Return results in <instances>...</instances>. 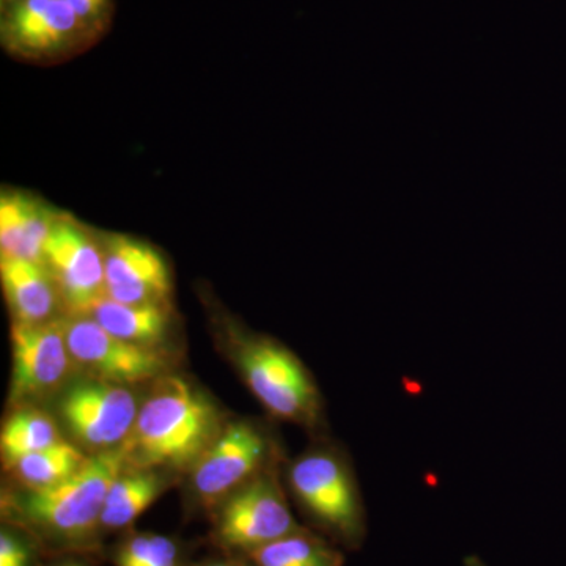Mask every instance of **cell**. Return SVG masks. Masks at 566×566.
<instances>
[{"label": "cell", "mask_w": 566, "mask_h": 566, "mask_svg": "<svg viewBox=\"0 0 566 566\" xmlns=\"http://www.w3.org/2000/svg\"><path fill=\"white\" fill-rule=\"evenodd\" d=\"M155 535H134L118 553V566H144L150 554Z\"/></svg>", "instance_id": "obj_20"}, {"label": "cell", "mask_w": 566, "mask_h": 566, "mask_svg": "<svg viewBox=\"0 0 566 566\" xmlns=\"http://www.w3.org/2000/svg\"><path fill=\"white\" fill-rule=\"evenodd\" d=\"M66 566H80V565H66Z\"/></svg>", "instance_id": "obj_27"}, {"label": "cell", "mask_w": 566, "mask_h": 566, "mask_svg": "<svg viewBox=\"0 0 566 566\" xmlns=\"http://www.w3.org/2000/svg\"><path fill=\"white\" fill-rule=\"evenodd\" d=\"M6 9L3 44L22 57H50L92 32L66 0H20Z\"/></svg>", "instance_id": "obj_10"}, {"label": "cell", "mask_w": 566, "mask_h": 566, "mask_svg": "<svg viewBox=\"0 0 566 566\" xmlns=\"http://www.w3.org/2000/svg\"><path fill=\"white\" fill-rule=\"evenodd\" d=\"M300 531L274 475L256 476L223 504L218 535L223 545L256 549Z\"/></svg>", "instance_id": "obj_7"}, {"label": "cell", "mask_w": 566, "mask_h": 566, "mask_svg": "<svg viewBox=\"0 0 566 566\" xmlns=\"http://www.w3.org/2000/svg\"><path fill=\"white\" fill-rule=\"evenodd\" d=\"M0 566H29L28 547L7 532L0 535Z\"/></svg>", "instance_id": "obj_22"}, {"label": "cell", "mask_w": 566, "mask_h": 566, "mask_svg": "<svg viewBox=\"0 0 566 566\" xmlns=\"http://www.w3.org/2000/svg\"><path fill=\"white\" fill-rule=\"evenodd\" d=\"M106 297L123 304L169 305L172 275L153 245L125 234L104 241Z\"/></svg>", "instance_id": "obj_9"}, {"label": "cell", "mask_w": 566, "mask_h": 566, "mask_svg": "<svg viewBox=\"0 0 566 566\" xmlns=\"http://www.w3.org/2000/svg\"><path fill=\"white\" fill-rule=\"evenodd\" d=\"M61 409L73 434L84 444L102 450L123 444L139 415L132 390L104 379L71 387Z\"/></svg>", "instance_id": "obj_8"}, {"label": "cell", "mask_w": 566, "mask_h": 566, "mask_svg": "<svg viewBox=\"0 0 566 566\" xmlns=\"http://www.w3.org/2000/svg\"><path fill=\"white\" fill-rule=\"evenodd\" d=\"M66 2L80 20L95 32V29L107 18L111 0H66Z\"/></svg>", "instance_id": "obj_21"}, {"label": "cell", "mask_w": 566, "mask_h": 566, "mask_svg": "<svg viewBox=\"0 0 566 566\" xmlns=\"http://www.w3.org/2000/svg\"><path fill=\"white\" fill-rule=\"evenodd\" d=\"M219 434L214 406L185 379L167 376L139 408L122 449L126 463L140 469H182L196 465Z\"/></svg>", "instance_id": "obj_1"}, {"label": "cell", "mask_w": 566, "mask_h": 566, "mask_svg": "<svg viewBox=\"0 0 566 566\" xmlns=\"http://www.w3.org/2000/svg\"><path fill=\"white\" fill-rule=\"evenodd\" d=\"M240 367L271 415L308 427L318 422L322 400L314 378L289 348L271 338H253L240 349Z\"/></svg>", "instance_id": "obj_4"}, {"label": "cell", "mask_w": 566, "mask_h": 566, "mask_svg": "<svg viewBox=\"0 0 566 566\" xmlns=\"http://www.w3.org/2000/svg\"><path fill=\"white\" fill-rule=\"evenodd\" d=\"M14 2H20V0H3V7L11 6Z\"/></svg>", "instance_id": "obj_25"}, {"label": "cell", "mask_w": 566, "mask_h": 566, "mask_svg": "<svg viewBox=\"0 0 566 566\" xmlns=\"http://www.w3.org/2000/svg\"><path fill=\"white\" fill-rule=\"evenodd\" d=\"M266 455V439L249 423H233L218 436L193 465V488L212 502L243 483Z\"/></svg>", "instance_id": "obj_12"}, {"label": "cell", "mask_w": 566, "mask_h": 566, "mask_svg": "<svg viewBox=\"0 0 566 566\" xmlns=\"http://www.w3.org/2000/svg\"><path fill=\"white\" fill-rule=\"evenodd\" d=\"M208 566H237V565H233V564H212V565H208Z\"/></svg>", "instance_id": "obj_26"}, {"label": "cell", "mask_w": 566, "mask_h": 566, "mask_svg": "<svg viewBox=\"0 0 566 566\" xmlns=\"http://www.w3.org/2000/svg\"><path fill=\"white\" fill-rule=\"evenodd\" d=\"M43 264L71 316L87 315L93 305L106 297L103 248L69 216L57 214L52 223Z\"/></svg>", "instance_id": "obj_5"}, {"label": "cell", "mask_w": 566, "mask_h": 566, "mask_svg": "<svg viewBox=\"0 0 566 566\" xmlns=\"http://www.w3.org/2000/svg\"><path fill=\"white\" fill-rule=\"evenodd\" d=\"M177 546L166 536L155 535L150 554L144 566H177Z\"/></svg>", "instance_id": "obj_23"}, {"label": "cell", "mask_w": 566, "mask_h": 566, "mask_svg": "<svg viewBox=\"0 0 566 566\" xmlns=\"http://www.w3.org/2000/svg\"><path fill=\"white\" fill-rule=\"evenodd\" d=\"M0 281L17 323L51 322L61 294L43 263L2 256Z\"/></svg>", "instance_id": "obj_14"}, {"label": "cell", "mask_w": 566, "mask_h": 566, "mask_svg": "<svg viewBox=\"0 0 566 566\" xmlns=\"http://www.w3.org/2000/svg\"><path fill=\"white\" fill-rule=\"evenodd\" d=\"M464 566H488L482 558L476 556H469L464 558Z\"/></svg>", "instance_id": "obj_24"}, {"label": "cell", "mask_w": 566, "mask_h": 566, "mask_svg": "<svg viewBox=\"0 0 566 566\" xmlns=\"http://www.w3.org/2000/svg\"><path fill=\"white\" fill-rule=\"evenodd\" d=\"M55 214L50 208L20 191H3L0 197V252L9 259L43 263L44 248Z\"/></svg>", "instance_id": "obj_13"}, {"label": "cell", "mask_w": 566, "mask_h": 566, "mask_svg": "<svg viewBox=\"0 0 566 566\" xmlns=\"http://www.w3.org/2000/svg\"><path fill=\"white\" fill-rule=\"evenodd\" d=\"M163 490L161 476L155 472L139 469L122 474L107 493L99 524L109 528L129 526L158 499Z\"/></svg>", "instance_id": "obj_16"}, {"label": "cell", "mask_w": 566, "mask_h": 566, "mask_svg": "<svg viewBox=\"0 0 566 566\" xmlns=\"http://www.w3.org/2000/svg\"><path fill=\"white\" fill-rule=\"evenodd\" d=\"M256 566H342L344 556L318 536L296 531L293 534L249 551Z\"/></svg>", "instance_id": "obj_17"}, {"label": "cell", "mask_w": 566, "mask_h": 566, "mask_svg": "<svg viewBox=\"0 0 566 566\" xmlns=\"http://www.w3.org/2000/svg\"><path fill=\"white\" fill-rule=\"evenodd\" d=\"M62 441L50 416L35 408L20 409L7 419L0 434V447L7 465L22 457L40 452Z\"/></svg>", "instance_id": "obj_18"}, {"label": "cell", "mask_w": 566, "mask_h": 566, "mask_svg": "<svg viewBox=\"0 0 566 566\" xmlns=\"http://www.w3.org/2000/svg\"><path fill=\"white\" fill-rule=\"evenodd\" d=\"M289 480L297 501L316 521L348 543L359 542L365 532L363 499L340 453L329 449L305 453L290 468Z\"/></svg>", "instance_id": "obj_3"}, {"label": "cell", "mask_w": 566, "mask_h": 566, "mask_svg": "<svg viewBox=\"0 0 566 566\" xmlns=\"http://www.w3.org/2000/svg\"><path fill=\"white\" fill-rule=\"evenodd\" d=\"M169 314V305L123 304L103 297L85 316L122 340L155 348L167 333Z\"/></svg>", "instance_id": "obj_15"}, {"label": "cell", "mask_w": 566, "mask_h": 566, "mask_svg": "<svg viewBox=\"0 0 566 566\" xmlns=\"http://www.w3.org/2000/svg\"><path fill=\"white\" fill-rule=\"evenodd\" d=\"M126 464L122 447L104 450L87 458L62 482L28 490L18 501V510L36 526L66 538H80L102 523L107 493Z\"/></svg>", "instance_id": "obj_2"}, {"label": "cell", "mask_w": 566, "mask_h": 566, "mask_svg": "<svg viewBox=\"0 0 566 566\" xmlns=\"http://www.w3.org/2000/svg\"><path fill=\"white\" fill-rule=\"evenodd\" d=\"M87 458L82 455L80 449L65 441L22 457L9 465L22 485L28 490L55 485L63 479L74 474Z\"/></svg>", "instance_id": "obj_19"}, {"label": "cell", "mask_w": 566, "mask_h": 566, "mask_svg": "<svg viewBox=\"0 0 566 566\" xmlns=\"http://www.w3.org/2000/svg\"><path fill=\"white\" fill-rule=\"evenodd\" d=\"M11 397L14 400L43 397L62 385L73 360L63 322L14 323L11 327Z\"/></svg>", "instance_id": "obj_11"}, {"label": "cell", "mask_w": 566, "mask_h": 566, "mask_svg": "<svg viewBox=\"0 0 566 566\" xmlns=\"http://www.w3.org/2000/svg\"><path fill=\"white\" fill-rule=\"evenodd\" d=\"M63 329L74 363L104 381L136 385L166 370V359L155 348L122 340L91 316H71Z\"/></svg>", "instance_id": "obj_6"}]
</instances>
